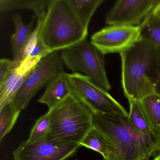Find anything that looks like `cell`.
I'll return each instance as SVG.
<instances>
[{"label":"cell","mask_w":160,"mask_h":160,"mask_svg":"<svg viewBox=\"0 0 160 160\" xmlns=\"http://www.w3.org/2000/svg\"><path fill=\"white\" fill-rule=\"evenodd\" d=\"M15 31L11 37V44L13 52L12 69H17L20 54L33 31L34 20L28 25L24 24L20 15H14L13 17Z\"/></svg>","instance_id":"cell-12"},{"label":"cell","mask_w":160,"mask_h":160,"mask_svg":"<svg viewBox=\"0 0 160 160\" xmlns=\"http://www.w3.org/2000/svg\"><path fill=\"white\" fill-rule=\"evenodd\" d=\"M80 144L81 146H84L101 153L104 160L106 158L107 155L106 145L101 135L93 127L80 142Z\"/></svg>","instance_id":"cell-20"},{"label":"cell","mask_w":160,"mask_h":160,"mask_svg":"<svg viewBox=\"0 0 160 160\" xmlns=\"http://www.w3.org/2000/svg\"><path fill=\"white\" fill-rule=\"evenodd\" d=\"M58 51L41 59L27 78L18 92L15 103L20 111L27 108L33 97L54 77L65 72Z\"/></svg>","instance_id":"cell-7"},{"label":"cell","mask_w":160,"mask_h":160,"mask_svg":"<svg viewBox=\"0 0 160 160\" xmlns=\"http://www.w3.org/2000/svg\"><path fill=\"white\" fill-rule=\"evenodd\" d=\"M67 73H61L51 79L46 86L45 91L38 102L53 108L66 98L71 92L67 81Z\"/></svg>","instance_id":"cell-11"},{"label":"cell","mask_w":160,"mask_h":160,"mask_svg":"<svg viewBox=\"0 0 160 160\" xmlns=\"http://www.w3.org/2000/svg\"><path fill=\"white\" fill-rule=\"evenodd\" d=\"M41 25L37 24L36 27L33 30L30 37L29 38L27 43L25 45L20 54L17 63V68L19 67L22 62L28 58L32 52L37 42V38L39 35V29Z\"/></svg>","instance_id":"cell-22"},{"label":"cell","mask_w":160,"mask_h":160,"mask_svg":"<svg viewBox=\"0 0 160 160\" xmlns=\"http://www.w3.org/2000/svg\"><path fill=\"white\" fill-rule=\"evenodd\" d=\"M128 100L130 105L129 119L131 123L142 134L154 139L160 145L140 101Z\"/></svg>","instance_id":"cell-14"},{"label":"cell","mask_w":160,"mask_h":160,"mask_svg":"<svg viewBox=\"0 0 160 160\" xmlns=\"http://www.w3.org/2000/svg\"><path fill=\"white\" fill-rule=\"evenodd\" d=\"M21 111L15 102H11L0 108V141L12 129Z\"/></svg>","instance_id":"cell-19"},{"label":"cell","mask_w":160,"mask_h":160,"mask_svg":"<svg viewBox=\"0 0 160 160\" xmlns=\"http://www.w3.org/2000/svg\"><path fill=\"white\" fill-rule=\"evenodd\" d=\"M119 54L122 86L127 99L141 101L155 93L160 72V48L141 38Z\"/></svg>","instance_id":"cell-2"},{"label":"cell","mask_w":160,"mask_h":160,"mask_svg":"<svg viewBox=\"0 0 160 160\" xmlns=\"http://www.w3.org/2000/svg\"><path fill=\"white\" fill-rule=\"evenodd\" d=\"M81 147L80 144L56 141L48 137L32 143L22 141L12 154L14 160H66Z\"/></svg>","instance_id":"cell-8"},{"label":"cell","mask_w":160,"mask_h":160,"mask_svg":"<svg viewBox=\"0 0 160 160\" xmlns=\"http://www.w3.org/2000/svg\"><path fill=\"white\" fill-rule=\"evenodd\" d=\"M93 127L107 148L105 160H149L160 145L138 132L129 116L93 113Z\"/></svg>","instance_id":"cell-1"},{"label":"cell","mask_w":160,"mask_h":160,"mask_svg":"<svg viewBox=\"0 0 160 160\" xmlns=\"http://www.w3.org/2000/svg\"><path fill=\"white\" fill-rule=\"evenodd\" d=\"M49 1L47 0H0L1 13L16 9H29L35 13L38 24H42Z\"/></svg>","instance_id":"cell-15"},{"label":"cell","mask_w":160,"mask_h":160,"mask_svg":"<svg viewBox=\"0 0 160 160\" xmlns=\"http://www.w3.org/2000/svg\"><path fill=\"white\" fill-rule=\"evenodd\" d=\"M140 27L141 38L160 48V18L152 12L145 18Z\"/></svg>","instance_id":"cell-18"},{"label":"cell","mask_w":160,"mask_h":160,"mask_svg":"<svg viewBox=\"0 0 160 160\" xmlns=\"http://www.w3.org/2000/svg\"><path fill=\"white\" fill-rule=\"evenodd\" d=\"M71 93L92 113L129 116L126 109L106 90L80 73H66Z\"/></svg>","instance_id":"cell-6"},{"label":"cell","mask_w":160,"mask_h":160,"mask_svg":"<svg viewBox=\"0 0 160 160\" xmlns=\"http://www.w3.org/2000/svg\"><path fill=\"white\" fill-rule=\"evenodd\" d=\"M52 52L43 39L38 35L36 44L28 57H37L42 58Z\"/></svg>","instance_id":"cell-23"},{"label":"cell","mask_w":160,"mask_h":160,"mask_svg":"<svg viewBox=\"0 0 160 160\" xmlns=\"http://www.w3.org/2000/svg\"><path fill=\"white\" fill-rule=\"evenodd\" d=\"M48 111L52 140L80 144L93 128V113L72 93Z\"/></svg>","instance_id":"cell-4"},{"label":"cell","mask_w":160,"mask_h":160,"mask_svg":"<svg viewBox=\"0 0 160 160\" xmlns=\"http://www.w3.org/2000/svg\"><path fill=\"white\" fill-rule=\"evenodd\" d=\"M152 13L160 18V0L159 1L152 11Z\"/></svg>","instance_id":"cell-26"},{"label":"cell","mask_w":160,"mask_h":160,"mask_svg":"<svg viewBox=\"0 0 160 160\" xmlns=\"http://www.w3.org/2000/svg\"><path fill=\"white\" fill-rule=\"evenodd\" d=\"M41 59L37 57H28L17 69L22 74L27 73L33 70Z\"/></svg>","instance_id":"cell-25"},{"label":"cell","mask_w":160,"mask_h":160,"mask_svg":"<svg viewBox=\"0 0 160 160\" xmlns=\"http://www.w3.org/2000/svg\"><path fill=\"white\" fill-rule=\"evenodd\" d=\"M152 160H160V153H159V154Z\"/></svg>","instance_id":"cell-28"},{"label":"cell","mask_w":160,"mask_h":160,"mask_svg":"<svg viewBox=\"0 0 160 160\" xmlns=\"http://www.w3.org/2000/svg\"><path fill=\"white\" fill-rule=\"evenodd\" d=\"M140 102L160 143V96L153 93Z\"/></svg>","instance_id":"cell-16"},{"label":"cell","mask_w":160,"mask_h":160,"mask_svg":"<svg viewBox=\"0 0 160 160\" xmlns=\"http://www.w3.org/2000/svg\"><path fill=\"white\" fill-rule=\"evenodd\" d=\"M12 70V60L7 58L0 60V85L6 80Z\"/></svg>","instance_id":"cell-24"},{"label":"cell","mask_w":160,"mask_h":160,"mask_svg":"<svg viewBox=\"0 0 160 160\" xmlns=\"http://www.w3.org/2000/svg\"><path fill=\"white\" fill-rule=\"evenodd\" d=\"M139 26H110L92 36L91 42L104 55L121 53L141 39Z\"/></svg>","instance_id":"cell-9"},{"label":"cell","mask_w":160,"mask_h":160,"mask_svg":"<svg viewBox=\"0 0 160 160\" xmlns=\"http://www.w3.org/2000/svg\"><path fill=\"white\" fill-rule=\"evenodd\" d=\"M32 70L24 74L17 69L12 70L5 81L0 85V108L14 102L18 92Z\"/></svg>","instance_id":"cell-13"},{"label":"cell","mask_w":160,"mask_h":160,"mask_svg":"<svg viewBox=\"0 0 160 160\" xmlns=\"http://www.w3.org/2000/svg\"><path fill=\"white\" fill-rule=\"evenodd\" d=\"M64 66L73 73L83 72L101 88L111 89L105 66L104 55L87 38L61 50Z\"/></svg>","instance_id":"cell-5"},{"label":"cell","mask_w":160,"mask_h":160,"mask_svg":"<svg viewBox=\"0 0 160 160\" xmlns=\"http://www.w3.org/2000/svg\"><path fill=\"white\" fill-rule=\"evenodd\" d=\"M160 96V72L158 80L155 87V93Z\"/></svg>","instance_id":"cell-27"},{"label":"cell","mask_w":160,"mask_h":160,"mask_svg":"<svg viewBox=\"0 0 160 160\" xmlns=\"http://www.w3.org/2000/svg\"><path fill=\"white\" fill-rule=\"evenodd\" d=\"M158 2L159 0L117 1L106 15V24L109 26H140Z\"/></svg>","instance_id":"cell-10"},{"label":"cell","mask_w":160,"mask_h":160,"mask_svg":"<svg viewBox=\"0 0 160 160\" xmlns=\"http://www.w3.org/2000/svg\"><path fill=\"white\" fill-rule=\"evenodd\" d=\"M74 12L82 26L88 30L93 14L104 0H70Z\"/></svg>","instance_id":"cell-17"},{"label":"cell","mask_w":160,"mask_h":160,"mask_svg":"<svg viewBox=\"0 0 160 160\" xmlns=\"http://www.w3.org/2000/svg\"><path fill=\"white\" fill-rule=\"evenodd\" d=\"M88 30L80 23L70 0H50L39 35L52 52L61 50L87 38Z\"/></svg>","instance_id":"cell-3"},{"label":"cell","mask_w":160,"mask_h":160,"mask_svg":"<svg viewBox=\"0 0 160 160\" xmlns=\"http://www.w3.org/2000/svg\"><path fill=\"white\" fill-rule=\"evenodd\" d=\"M50 113L48 111L36 121L27 141L32 143L48 137L50 130Z\"/></svg>","instance_id":"cell-21"}]
</instances>
